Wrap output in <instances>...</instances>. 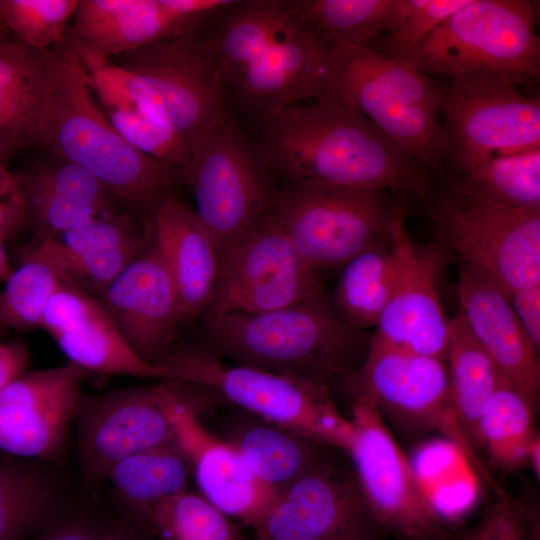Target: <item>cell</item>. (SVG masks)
I'll return each instance as SVG.
<instances>
[{"instance_id": "1", "label": "cell", "mask_w": 540, "mask_h": 540, "mask_svg": "<svg viewBox=\"0 0 540 540\" xmlns=\"http://www.w3.org/2000/svg\"><path fill=\"white\" fill-rule=\"evenodd\" d=\"M256 123V156L285 182L375 188L420 203L434 188L428 169L337 94L285 106Z\"/></svg>"}, {"instance_id": "2", "label": "cell", "mask_w": 540, "mask_h": 540, "mask_svg": "<svg viewBox=\"0 0 540 540\" xmlns=\"http://www.w3.org/2000/svg\"><path fill=\"white\" fill-rule=\"evenodd\" d=\"M202 28L226 98L255 121L285 106L335 94L327 48L286 0L231 1Z\"/></svg>"}, {"instance_id": "3", "label": "cell", "mask_w": 540, "mask_h": 540, "mask_svg": "<svg viewBox=\"0 0 540 540\" xmlns=\"http://www.w3.org/2000/svg\"><path fill=\"white\" fill-rule=\"evenodd\" d=\"M46 53L38 145L85 169L130 212L152 220L172 195L178 171L138 151L116 131L93 99L87 70L67 36Z\"/></svg>"}, {"instance_id": "4", "label": "cell", "mask_w": 540, "mask_h": 540, "mask_svg": "<svg viewBox=\"0 0 540 540\" xmlns=\"http://www.w3.org/2000/svg\"><path fill=\"white\" fill-rule=\"evenodd\" d=\"M200 31L111 59L74 48L103 106L130 103L189 142L229 116L220 71Z\"/></svg>"}, {"instance_id": "5", "label": "cell", "mask_w": 540, "mask_h": 540, "mask_svg": "<svg viewBox=\"0 0 540 540\" xmlns=\"http://www.w3.org/2000/svg\"><path fill=\"white\" fill-rule=\"evenodd\" d=\"M369 342L340 319L322 290L274 311L210 317L201 346L235 365L325 385L356 371Z\"/></svg>"}, {"instance_id": "6", "label": "cell", "mask_w": 540, "mask_h": 540, "mask_svg": "<svg viewBox=\"0 0 540 540\" xmlns=\"http://www.w3.org/2000/svg\"><path fill=\"white\" fill-rule=\"evenodd\" d=\"M406 197L375 188L296 180L272 189L267 211L301 258L318 271L344 266L371 249L390 248L394 220L408 210Z\"/></svg>"}, {"instance_id": "7", "label": "cell", "mask_w": 540, "mask_h": 540, "mask_svg": "<svg viewBox=\"0 0 540 540\" xmlns=\"http://www.w3.org/2000/svg\"><path fill=\"white\" fill-rule=\"evenodd\" d=\"M326 48L335 94L432 174L448 176L439 86L400 58L354 46Z\"/></svg>"}, {"instance_id": "8", "label": "cell", "mask_w": 540, "mask_h": 540, "mask_svg": "<svg viewBox=\"0 0 540 540\" xmlns=\"http://www.w3.org/2000/svg\"><path fill=\"white\" fill-rule=\"evenodd\" d=\"M424 74L450 80L535 85L540 38L528 0H470L445 19L406 61Z\"/></svg>"}, {"instance_id": "9", "label": "cell", "mask_w": 540, "mask_h": 540, "mask_svg": "<svg viewBox=\"0 0 540 540\" xmlns=\"http://www.w3.org/2000/svg\"><path fill=\"white\" fill-rule=\"evenodd\" d=\"M422 203L460 268L507 296L540 284V210L495 205L454 187L446 178Z\"/></svg>"}, {"instance_id": "10", "label": "cell", "mask_w": 540, "mask_h": 540, "mask_svg": "<svg viewBox=\"0 0 540 540\" xmlns=\"http://www.w3.org/2000/svg\"><path fill=\"white\" fill-rule=\"evenodd\" d=\"M157 365L169 380L206 386L248 413L346 450L352 431L323 384L228 365L202 346L176 345Z\"/></svg>"}, {"instance_id": "11", "label": "cell", "mask_w": 540, "mask_h": 540, "mask_svg": "<svg viewBox=\"0 0 540 540\" xmlns=\"http://www.w3.org/2000/svg\"><path fill=\"white\" fill-rule=\"evenodd\" d=\"M204 391L200 384L165 380L97 395L82 393L73 424L83 480L99 484L122 459L174 441L177 411Z\"/></svg>"}, {"instance_id": "12", "label": "cell", "mask_w": 540, "mask_h": 540, "mask_svg": "<svg viewBox=\"0 0 540 540\" xmlns=\"http://www.w3.org/2000/svg\"><path fill=\"white\" fill-rule=\"evenodd\" d=\"M177 179L194 193L195 211L220 256L268 208L272 189L254 148L228 116L188 142Z\"/></svg>"}, {"instance_id": "13", "label": "cell", "mask_w": 540, "mask_h": 540, "mask_svg": "<svg viewBox=\"0 0 540 540\" xmlns=\"http://www.w3.org/2000/svg\"><path fill=\"white\" fill-rule=\"evenodd\" d=\"M439 91L447 170H454L448 176L540 147V100L521 94L516 85L450 80Z\"/></svg>"}, {"instance_id": "14", "label": "cell", "mask_w": 540, "mask_h": 540, "mask_svg": "<svg viewBox=\"0 0 540 540\" xmlns=\"http://www.w3.org/2000/svg\"><path fill=\"white\" fill-rule=\"evenodd\" d=\"M320 291L318 271L266 210L220 256L210 317L274 311Z\"/></svg>"}, {"instance_id": "15", "label": "cell", "mask_w": 540, "mask_h": 540, "mask_svg": "<svg viewBox=\"0 0 540 540\" xmlns=\"http://www.w3.org/2000/svg\"><path fill=\"white\" fill-rule=\"evenodd\" d=\"M356 398L371 403L403 434L442 431L468 458L472 446L453 414L446 361L404 350L370 336L362 365L347 375Z\"/></svg>"}, {"instance_id": "16", "label": "cell", "mask_w": 540, "mask_h": 540, "mask_svg": "<svg viewBox=\"0 0 540 540\" xmlns=\"http://www.w3.org/2000/svg\"><path fill=\"white\" fill-rule=\"evenodd\" d=\"M346 448L366 503L381 528L402 537L443 535V519L411 463L368 401L356 398Z\"/></svg>"}, {"instance_id": "17", "label": "cell", "mask_w": 540, "mask_h": 540, "mask_svg": "<svg viewBox=\"0 0 540 540\" xmlns=\"http://www.w3.org/2000/svg\"><path fill=\"white\" fill-rule=\"evenodd\" d=\"M380 528L356 475L327 457L277 494L254 531L256 540H376Z\"/></svg>"}, {"instance_id": "18", "label": "cell", "mask_w": 540, "mask_h": 540, "mask_svg": "<svg viewBox=\"0 0 540 540\" xmlns=\"http://www.w3.org/2000/svg\"><path fill=\"white\" fill-rule=\"evenodd\" d=\"M85 369L64 365L24 373L0 389V452L47 462L66 453Z\"/></svg>"}, {"instance_id": "19", "label": "cell", "mask_w": 540, "mask_h": 540, "mask_svg": "<svg viewBox=\"0 0 540 540\" xmlns=\"http://www.w3.org/2000/svg\"><path fill=\"white\" fill-rule=\"evenodd\" d=\"M231 0H79L66 36L111 59L147 44L199 32Z\"/></svg>"}, {"instance_id": "20", "label": "cell", "mask_w": 540, "mask_h": 540, "mask_svg": "<svg viewBox=\"0 0 540 540\" xmlns=\"http://www.w3.org/2000/svg\"><path fill=\"white\" fill-rule=\"evenodd\" d=\"M405 215L391 232L393 276L386 306L372 338L411 352L446 361L451 319L437 291V257L411 241Z\"/></svg>"}, {"instance_id": "21", "label": "cell", "mask_w": 540, "mask_h": 540, "mask_svg": "<svg viewBox=\"0 0 540 540\" xmlns=\"http://www.w3.org/2000/svg\"><path fill=\"white\" fill-rule=\"evenodd\" d=\"M134 353L157 365L184 324L173 279L152 239L96 298Z\"/></svg>"}, {"instance_id": "22", "label": "cell", "mask_w": 540, "mask_h": 540, "mask_svg": "<svg viewBox=\"0 0 540 540\" xmlns=\"http://www.w3.org/2000/svg\"><path fill=\"white\" fill-rule=\"evenodd\" d=\"M213 399H218L216 394L206 390L179 408L175 440L189 459L202 496L227 517L254 529L277 493L256 477L234 446L201 426L197 416Z\"/></svg>"}, {"instance_id": "23", "label": "cell", "mask_w": 540, "mask_h": 540, "mask_svg": "<svg viewBox=\"0 0 540 540\" xmlns=\"http://www.w3.org/2000/svg\"><path fill=\"white\" fill-rule=\"evenodd\" d=\"M41 328L86 371L169 380L164 368L134 353L95 297L70 284L62 283L49 300Z\"/></svg>"}, {"instance_id": "24", "label": "cell", "mask_w": 540, "mask_h": 540, "mask_svg": "<svg viewBox=\"0 0 540 540\" xmlns=\"http://www.w3.org/2000/svg\"><path fill=\"white\" fill-rule=\"evenodd\" d=\"M14 174L24 202L26 227L38 238L55 237L128 210L95 176L58 157Z\"/></svg>"}, {"instance_id": "25", "label": "cell", "mask_w": 540, "mask_h": 540, "mask_svg": "<svg viewBox=\"0 0 540 540\" xmlns=\"http://www.w3.org/2000/svg\"><path fill=\"white\" fill-rule=\"evenodd\" d=\"M459 313L505 380L536 408L540 387L538 349L520 325L508 296L491 282L460 268Z\"/></svg>"}, {"instance_id": "26", "label": "cell", "mask_w": 540, "mask_h": 540, "mask_svg": "<svg viewBox=\"0 0 540 540\" xmlns=\"http://www.w3.org/2000/svg\"><path fill=\"white\" fill-rule=\"evenodd\" d=\"M153 241L175 284L184 323L210 308L219 255L195 211L173 194L153 218Z\"/></svg>"}, {"instance_id": "27", "label": "cell", "mask_w": 540, "mask_h": 540, "mask_svg": "<svg viewBox=\"0 0 540 540\" xmlns=\"http://www.w3.org/2000/svg\"><path fill=\"white\" fill-rule=\"evenodd\" d=\"M48 78L46 51L0 38V157L38 145Z\"/></svg>"}, {"instance_id": "28", "label": "cell", "mask_w": 540, "mask_h": 540, "mask_svg": "<svg viewBox=\"0 0 540 540\" xmlns=\"http://www.w3.org/2000/svg\"><path fill=\"white\" fill-rule=\"evenodd\" d=\"M230 427L225 441L277 494L328 456L326 447L301 433L251 414Z\"/></svg>"}, {"instance_id": "29", "label": "cell", "mask_w": 540, "mask_h": 540, "mask_svg": "<svg viewBox=\"0 0 540 540\" xmlns=\"http://www.w3.org/2000/svg\"><path fill=\"white\" fill-rule=\"evenodd\" d=\"M60 483L44 466L0 455V540H30L63 517Z\"/></svg>"}, {"instance_id": "30", "label": "cell", "mask_w": 540, "mask_h": 540, "mask_svg": "<svg viewBox=\"0 0 540 540\" xmlns=\"http://www.w3.org/2000/svg\"><path fill=\"white\" fill-rule=\"evenodd\" d=\"M191 472L188 457L174 440L122 459L109 470L106 479L128 519L148 529L152 509L186 490Z\"/></svg>"}, {"instance_id": "31", "label": "cell", "mask_w": 540, "mask_h": 540, "mask_svg": "<svg viewBox=\"0 0 540 540\" xmlns=\"http://www.w3.org/2000/svg\"><path fill=\"white\" fill-rule=\"evenodd\" d=\"M446 368L455 419L470 445L481 446V415L495 391L507 381L459 312L451 318Z\"/></svg>"}, {"instance_id": "32", "label": "cell", "mask_w": 540, "mask_h": 540, "mask_svg": "<svg viewBox=\"0 0 540 540\" xmlns=\"http://www.w3.org/2000/svg\"><path fill=\"white\" fill-rule=\"evenodd\" d=\"M286 1L322 44L366 49L397 27L403 9V0Z\"/></svg>"}, {"instance_id": "33", "label": "cell", "mask_w": 540, "mask_h": 540, "mask_svg": "<svg viewBox=\"0 0 540 540\" xmlns=\"http://www.w3.org/2000/svg\"><path fill=\"white\" fill-rule=\"evenodd\" d=\"M443 178L457 189L495 205L540 210V147L496 157Z\"/></svg>"}, {"instance_id": "34", "label": "cell", "mask_w": 540, "mask_h": 540, "mask_svg": "<svg viewBox=\"0 0 540 540\" xmlns=\"http://www.w3.org/2000/svg\"><path fill=\"white\" fill-rule=\"evenodd\" d=\"M392 276L390 248L365 251L346 263L331 302L340 319L360 331L376 327L389 298Z\"/></svg>"}, {"instance_id": "35", "label": "cell", "mask_w": 540, "mask_h": 540, "mask_svg": "<svg viewBox=\"0 0 540 540\" xmlns=\"http://www.w3.org/2000/svg\"><path fill=\"white\" fill-rule=\"evenodd\" d=\"M535 407L509 383L492 395L479 421V438L493 461L503 469L527 465V453L536 431Z\"/></svg>"}, {"instance_id": "36", "label": "cell", "mask_w": 540, "mask_h": 540, "mask_svg": "<svg viewBox=\"0 0 540 540\" xmlns=\"http://www.w3.org/2000/svg\"><path fill=\"white\" fill-rule=\"evenodd\" d=\"M147 524L159 540H242L229 517L187 490L156 505Z\"/></svg>"}, {"instance_id": "37", "label": "cell", "mask_w": 540, "mask_h": 540, "mask_svg": "<svg viewBox=\"0 0 540 540\" xmlns=\"http://www.w3.org/2000/svg\"><path fill=\"white\" fill-rule=\"evenodd\" d=\"M0 292V327L30 331L41 327L47 304L61 287L56 272L39 258L27 254Z\"/></svg>"}, {"instance_id": "38", "label": "cell", "mask_w": 540, "mask_h": 540, "mask_svg": "<svg viewBox=\"0 0 540 540\" xmlns=\"http://www.w3.org/2000/svg\"><path fill=\"white\" fill-rule=\"evenodd\" d=\"M78 0H0V20L14 38L46 51L66 37Z\"/></svg>"}, {"instance_id": "39", "label": "cell", "mask_w": 540, "mask_h": 540, "mask_svg": "<svg viewBox=\"0 0 540 540\" xmlns=\"http://www.w3.org/2000/svg\"><path fill=\"white\" fill-rule=\"evenodd\" d=\"M105 113L116 131L138 151L177 171L188 164L190 148L186 139L135 106L109 107Z\"/></svg>"}, {"instance_id": "40", "label": "cell", "mask_w": 540, "mask_h": 540, "mask_svg": "<svg viewBox=\"0 0 540 540\" xmlns=\"http://www.w3.org/2000/svg\"><path fill=\"white\" fill-rule=\"evenodd\" d=\"M470 0H403L397 27L369 49L407 61L419 44Z\"/></svg>"}, {"instance_id": "41", "label": "cell", "mask_w": 540, "mask_h": 540, "mask_svg": "<svg viewBox=\"0 0 540 540\" xmlns=\"http://www.w3.org/2000/svg\"><path fill=\"white\" fill-rule=\"evenodd\" d=\"M25 227L24 202L15 174L0 157V242L16 237Z\"/></svg>"}, {"instance_id": "42", "label": "cell", "mask_w": 540, "mask_h": 540, "mask_svg": "<svg viewBox=\"0 0 540 540\" xmlns=\"http://www.w3.org/2000/svg\"><path fill=\"white\" fill-rule=\"evenodd\" d=\"M30 540H105V524L86 516H63Z\"/></svg>"}, {"instance_id": "43", "label": "cell", "mask_w": 540, "mask_h": 540, "mask_svg": "<svg viewBox=\"0 0 540 540\" xmlns=\"http://www.w3.org/2000/svg\"><path fill=\"white\" fill-rule=\"evenodd\" d=\"M511 307L525 333L540 347V284L519 289L508 296Z\"/></svg>"}, {"instance_id": "44", "label": "cell", "mask_w": 540, "mask_h": 540, "mask_svg": "<svg viewBox=\"0 0 540 540\" xmlns=\"http://www.w3.org/2000/svg\"><path fill=\"white\" fill-rule=\"evenodd\" d=\"M28 362V350L22 343L5 344L0 354V389L24 374Z\"/></svg>"}, {"instance_id": "45", "label": "cell", "mask_w": 540, "mask_h": 540, "mask_svg": "<svg viewBox=\"0 0 540 540\" xmlns=\"http://www.w3.org/2000/svg\"><path fill=\"white\" fill-rule=\"evenodd\" d=\"M524 525L507 502L497 504V522L490 540H525Z\"/></svg>"}, {"instance_id": "46", "label": "cell", "mask_w": 540, "mask_h": 540, "mask_svg": "<svg viewBox=\"0 0 540 540\" xmlns=\"http://www.w3.org/2000/svg\"><path fill=\"white\" fill-rule=\"evenodd\" d=\"M150 533L128 518L105 524V540H151Z\"/></svg>"}, {"instance_id": "47", "label": "cell", "mask_w": 540, "mask_h": 540, "mask_svg": "<svg viewBox=\"0 0 540 540\" xmlns=\"http://www.w3.org/2000/svg\"><path fill=\"white\" fill-rule=\"evenodd\" d=\"M496 522L497 506L485 513L473 527L452 540H490L494 534Z\"/></svg>"}, {"instance_id": "48", "label": "cell", "mask_w": 540, "mask_h": 540, "mask_svg": "<svg viewBox=\"0 0 540 540\" xmlns=\"http://www.w3.org/2000/svg\"><path fill=\"white\" fill-rule=\"evenodd\" d=\"M527 464L532 468L535 478L539 481L540 478V437L537 432L534 438L532 439L528 453H527Z\"/></svg>"}, {"instance_id": "49", "label": "cell", "mask_w": 540, "mask_h": 540, "mask_svg": "<svg viewBox=\"0 0 540 540\" xmlns=\"http://www.w3.org/2000/svg\"><path fill=\"white\" fill-rule=\"evenodd\" d=\"M532 521L529 523V531L527 533V539L525 540H540V526L539 520H536L535 516L531 517Z\"/></svg>"}, {"instance_id": "50", "label": "cell", "mask_w": 540, "mask_h": 540, "mask_svg": "<svg viewBox=\"0 0 540 540\" xmlns=\"http://www.w3.org/2000/svg\"><path fill=\"white\" fill-rule=\"evenodd\" d=\"M0 242V279H6L10 276L11 270L8 265L4 250Z\"/></svg>"}, {"instance_id": "51", "label": "cell", "mask_w": 540, "mask_h": 540, "mask_svg": "<svg viewBox=\"0 0 540 540\" xmlns=\"http://www.w3.org/2000/svg\"><path fill=\"white\" fill-rule=\"evenodd\" d=\"M401 540H447V538L443 534V535L425 536V537H402Z\"/></svg>"}, {"instance_id": "52", "label": "cell", "mask_w": 540, "mask_h": 540, "mask_svg": "<svg viewBox=\"0 0 540 540\" xmlns=\"http://www.w3.org/2000/svg\"><path fill=\"white\" fill-rule=\"evenodd\" d=\"M4 31H6V28L3 26V24L0 25V38L2 37Z\"/></svg>"}, {"instance_id": "53", "label": "cell", "mask_w": 540, "mask_h": 540, "mask_svg": "<svg viewBox=\"0 0 540 540\" xmlns=\"http://www.w3.org/2000/svg\"><path fill=\"white\" fill-rule=\"evenodd\" d=\"M320 540H347L343 538H329V539H320Z\"/></svg>"}, {"instance_id": "54", "label": "cell", "mask_w": 540, "mask_h": 540, "mask_svg": "<svg viewBox=\"0 0 540 540\" xmlns=\"http://www.w3.org/2000/svg\"><path fill=\"white\" fill-rule=\"evenodd\" d=\"M4 348H5V344L0 343V354L3 352Z\"/></svg>"}]
</instances>
